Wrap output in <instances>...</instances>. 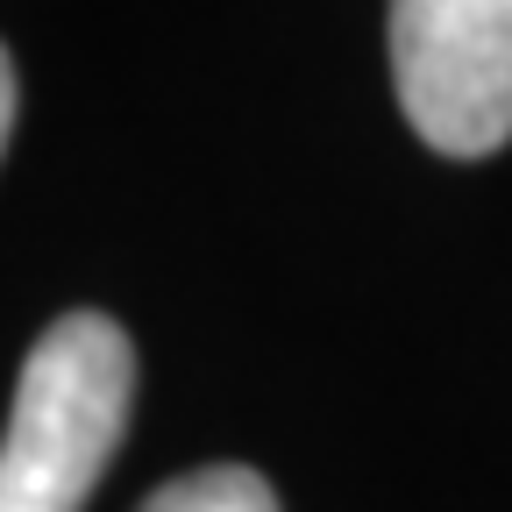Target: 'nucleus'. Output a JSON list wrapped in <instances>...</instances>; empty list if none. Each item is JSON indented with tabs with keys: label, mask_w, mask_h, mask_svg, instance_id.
<instances>
[{
	"label": "nucleus",
	"mask_w": 512,
	"mask_h": 512,
	"mask_svg": "<svg viewBox=\"0 0 512 512\" xmlns=\"http://www.w3.org/2000/svg\"><path fill=\"white\" fill-rule=\"evenodd\" d=\"M136 349L107 313H64L22 356L0 434V512H86L128 434Z\"/></svg>",
	"instance_id": "1"
},
{
	"label": "nucleus",
	"mask_w": 512,
	"mask_h": 512,
	"mask_svg": "<svg viewBox=\"0 0 512 512\" xmlns=\"http://www.w3.org/2000/svg\"><path fill=\"white\" fill-rule=\"evenodd\" d=\"M392 86L441 157L512 143V0H392Z\"/></svg>",
	"instance_id": "2"
},
{
	"label": "nucleus",
	"mask_w": 512,
	"mask_h": 512,
	"mask_svg": "<svg viewBox=\"0 0 512 512\" xmlns=\"http://www.w3.org/2000/svg\"><path fill=\"white\" fill-rule=\"evenodd\" d=\"M143 512H278V491L242 463H214V470H192L150 491Z\"/></svg>",
	"instance_id": "3"
},
{
	"label": "nucleus",
	"mask_w": 512,
	"mask_h": 512,
	"mask_svg": "<svg viewBox=\"0 0 512 512\" xmlns=\"http://www.w3.org/2000/svg\"><path fill=\"white\" fill-rule=\"evenodd\" d=\"M8 128H15V57L0 50V150H8Z\"/></svg>",
	"instance_id": "4"
}]
</instances>
